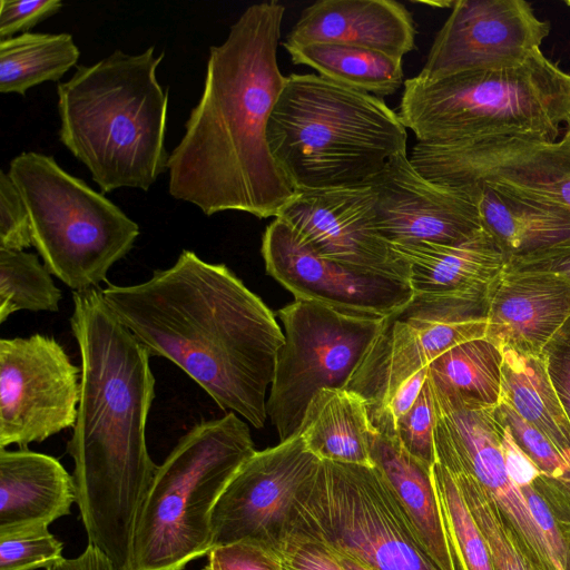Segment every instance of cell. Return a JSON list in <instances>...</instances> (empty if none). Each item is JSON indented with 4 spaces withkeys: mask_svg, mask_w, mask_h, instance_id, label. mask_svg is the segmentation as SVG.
Masks as SVG:
<instances>
[{
    "mask_svg": "<svg viewBox=\"0 0 570 570\" xmlns=\"http://www.w3.org/2000/svg\"><path fill=\"white\" fill-rule=\"evenodd\" d=\"M285 7H247L209 48L204 88L169 154V194L210 216L276 217L296 188L274 158L267 127L286 76L277 62Z\"/></svg>",
    "mask_w": 570,
    "mask_h": 570,
    "instance_id": "6da1fadb",
    "label": "cell"
},
{
    "mask_svg": "<svg viewBox=\"0 0 570 570\" xmlns=\"http://www.w3.org/2000/svg\"><path fill=\"white\" fill-rule=\"evenodd\" d=\"M100 289L150 355L177 365L222 410L264 426L285 335L274 313L225 264L184 249L142 283Z\"/></svg>",
    "mask_w": 570,
    "mask_h": 570,
    "instance_id": "7a4b0ae2",
    "label": "cell"
},
{
    "mask_svg": "<svg viewBox=\"0 0 570 570\" xmlns=\"http://www.w3.org/2000/svg\"><path fill=\"white\" fill-rule=\"evenodd\" d=\"M100 288L72 293L81 390L67 452L88 544L129 570L136 523L158 468L146 443L155 377L150 354L110 311Z\"/></svg>",
    "mask_w": 570,
    "mask_h": 570,
    "instance_id": "3957f363",
    "label": "cell"
},
{
    "mask_svg": "<svg viewBox=\"0 0 570 570\" xmlns=\"http://www.w3.org/2000/svg\"><path fill=\"white\" fill-rule=\"evenodd\" d=\"M163 58L154 46L137 55L115 50L77 66L57 87L59 139L102 193L146 191L167 170L168 91L156 77Z\"/></svg>",
    "mask_w": 570,
    "mask_h": 570,
    "instance_id": "277c9868",
    "label": "cell"
},
{
    "mask_svg": "<svg viewBox=\"0 0 570 570\" xmlns=\"http://www.w3.org/2000/svg\"><path fill=\"white\" fill-rule=\"evenodd\" d=\"M267 140L296 190L328 189L368 185L406 153L407 131L383 99L316 73H292Z\"/></svg>",
    "mask_w": 570,
    "mask_h": 570,
    "instance_id": "5b68a950",
    "label": "cell"
},
{
    "mask_svg": "<svg viewBox=\"0 0 570 570\" xmlns=\"http://www.w3.org/2000/svg\"><path fill=\"white\" fill-rule=\"evenodd\" d=\"M399 111L417 142L523 137L554 142L570 114V75L541 50L523 65L404 80Z\"/></svg>",
    "mask_w": 570,
    "mask_h": 570,
    "instance_id": "8992f818",
    "label": "cell"
},
{
    "mask_svg": "<svg viewBox=\"0 0 570 570\" xmlns=\"http://www.w3.org/2000/svg\"><path fill=\"white\" fill-rule=\"evenodd\" d=\"M256 452L234 412L184 434L158 465L135 528L129 570H184L213 548V510Z\"/></svg>",
    "mask_w": 570,
    "mask_h": 570,
    "instance_id": "52a82bcc",
    "label": "cell"
},
{
    "mask_svg": "<svg viewBox=\"0 0 570 570\" xmlns=\"http://www.w3.org/2000/svg\"><path fill=\"white\" fill-rule=\"evenodd\" d=\"M8 174L27 207L32 245L49 272L73 292L107 282L110 267L134 247L138 224L48 155L21 153Z\"/></svg>",
    "mask_w": 570,
    "mask_h": 570,
    "instance_id": "ba28073f",
    "label": "cell"
},
{
    "mask_svg": "<svg viewBox=\"0 0 570 570\" xmlns=\"http://www.w3.org/2000/svg\"><path fill=\"white\" fill-rule=\"evenodd\" d=\"M294 531L373 570H441L374 465L322 460Z\"/></svg>",
    "mask_w": 570,
    "mask_h": 570,
    "instance_id": "9c48e42d",
    "label": "cell"
},
{
    "mask_svg": "<svg viewBox=\"0 0 570 570\" xmlns=\"http://www.w3.org/2000/svg\"><path fill=\"white\" fill-rule=\"evenodd\" d=\"M285 343L276 361L267 415L281 442L299 431L305 411L322 389H345L384 318L352 316L295 299L277 311Z\"/></svg>",
    "mask_w": 570,
    "mask_h": 570,
    "instance_id": "30bf717a",
    "label": "cell"
},
{
    "mask_svg": "<svg viewBox=\"0 0 570 570\" xmlns=\"http://www.w3.org/2000/svg\"><path fill=\"white\" fill-rule=\"evenodd\" d=\"M491 301L414 295L383 320L345 389L367 411L384 407L400 385L450 348L483 338Z\"/></svg>",
    "mask_w": 570,
    "mask_h": 570,
    "instance_id": "8fae6325",
    "label": "cell"
},
{
    "mask_svg": "<svg viewBox=\"0 0 570 570\" xmlns=\"http://www.w3.org/2000/svg\"><path fill=\"white\" fill-rule=\"evenodd\" d=\"M321 461L299 433L256 451L232 478L213 510V547L250 541L279 554L295 530L297 503L312 485Z\"/></svg>",
    "mask_w": 570,
    "mask_h": 570,
    "instance_id": "7c38bea8",
    "label": "cell"
},
{
    "mask_svg": "<svg viewBox=\"0 0 570 570\" xmlns=\"http://www.w3.org/2000/svg\"><path fill=\"white\" fill-rule=\"evenodd\" d=\"M81 368L56 338L0 340V449H20L73 428Z\"/></svg>",
    "mask_w": 570,
    "mask_h": 570,
    "instance_id": "4fadbf2b",
    "label": "cell"
},
{
    "mask_svg": "<svg viewBox=\"0 0 570 570\" xmlns=\"http://www.w3.org/2000/svg\"><path fill=\"white\" fill-rule=\"evenodd\" d=\"M409 158L425 178L453 190L494 180L570 209L568 130L554 142L523 137L416 142Z\"/></svg>",
    "mask_w": 570,
    "mask_h": 570,
    "instance_id": "5bb4252c",
    "label": "cell"
},
{
    "mask_svg": "<svg viewBox=\"0 0 570 570\" xmlns=\"http://www.w3.org/2000/svg\"><path fill=\"white\" fill-rule=\"evenodd\" d=\"M434 399V397H433ZM436 462L479 482L513 530L537 570H559L503 456L494 407L434 399Z\"/></svg>",
    "mask_w": 570,
    "mask_h": 570,
    "instance_id": "9a60e30c",
    "label": "cell"
},
{
    "mask_svg": "<svg viewBox=\"0 0 570 570\" xmlns=\"http://www.w3.org/2000/svg\"><path fill=\"white\" fill-rule=\"evenodd\" d=\"M451 9L417 73L423 79L519 67L550 32L524 0H456Z\"/></svg>",
    "mask_w": 570,
    "mask_h": 570,
    "instance_id": "2e32d148",
    "label": "cell"
},
{
    "mask_svg": "<svg viewBox=\"0 0 570 570\" xmlns=\"http://www.w3.org/2000/svg\"><path fill=\"white\" fill-rule=\"evenodd\" d=\"M375 203L370 184L298 189L275 218L286 222L323 258L409 283V265L379 232Z\"/></svg>",
    "mask_w": 570,
    "mask_h": 570,
    "instance_id": "e0dca14e",
    "label": "cell"
},
{
    "mask_svg": "<svg viewBox=\"0 0 570 570\" xmlns=\"http://www.w3.org/2000/svg\"><path fill=\"white\" fill-rule=\"evenodd\" d=\"M261 252L266 272L295 299L352 316L385 318L413 297L406 282L360 273L321 257L279 218L266 227Z\"/></svg>",
    "mask_w": 570,
    "mask_h": 570,
    "instance_id": "ac0fdd59",
    "label": "cell"
},
{
    "mask_svg": "<svg viewBox=\"0 0 570 570\" xmlns=\"http://www.w3.org/2000/svg\"><path fill=\"white\" fill-rule=\"evenodd\" d=\"M370 185L379 232L390 244L458 245L483 229L478 205L425 178L406 153L392 157Z\"/></svg>",
    "mask_w": 570,
    "mask_h": 570,
    "instance_id": "d6986e66",
    "label": "cell"
},
{
    "mask_svg": "<svg viewBox=\"0 0 570 570\" xmlns=\"http://www.w3.org/2000/svg\"><path fill=\"white\" fill-rule=\"evenodd\" d=\"M412 13L394 0H320L306 7L283 47L328 42L365 48L395 59L415 48Z\"/></svg>",
    "mask_w": 570,
    "mask_h": 570,
    "instance_id": "ffe728a7",
    "label": "cell"
},
{
    "mask_svg": "<svg viewBox=\"0 0 570 570\" xmlns=\"http://www.w3.org/2000/svg\"><path fill=\"white\" fill-rule=\"evenodd\" d=\"M570 317V284L548 274H503L493 294L485 338L502 353L541 356Z\"/></svg>",
    "mask_w": 570,
    "mask_h": 570,
    "instance_id": "44dd1931",
    "label": "cell"
},
{
    "mask_svg": "<svg viewBox=\"0 0 570 570\" xmlns=\"http://www.w3.org/2000/svg\"><path fill=\"white\" fill-rule=\"evenodd\" d=\"M391 245L409 265L413 294L425 297L491 301L507 264L484 228L458 245Z\"/></svg>",
    "mask_w": 570,
    "mask_h": 570,
    "instance_id": "7402d4cb",
    "label": "cell"
},
{
    "mask_svg": "<svg viewBox=\"0 0 570 570\" xmlns=\"http://www.w3.org/2000/svg\"><path fill=\"white\" fill-rule=\"evenodd\" d=\"M368 417L374 429L371 444L373 465L390 484L438 567L459 570L444 530L432 468L401 445L395 421L385 407L368 414Z\"/></svg>",
    "mask_w": 570,
    "mask_h": 570,
    "instance_id": "603a6c76",
    "label": "cell"
},
{
    "mask_svg": "<svg viewBox=\"0 0 570 570\" xmlns=\"http://www.w3.org/2000/svg\"><path fill=\"white\" fill-rule=\"evenodd\" d=\"M76 502L73 476L53 456L0 449V534L48 528L70 514Z\"/></svg>",
    "mask_w": 570,
    "mask_h": 570,
    "instance_id": "cb8c5ba5",
    "label": "cell"
},
{
    "mask_svg": "<svg viewBox=\"0 0 570 570\" xmlns=\"http://www.w3.org/2000/svg\"><path fill=\"white\" fill-rule=\"evenodd\" d=\"M459 191L478 205L483 228L507 261L570 244V209L563 206L494 180L479 181Z\"/></svg>",
    "mask_w": 570,
    "mask_h": 570,
    "instance_id": "d4e9b609",
    "label": "cell"
},
{
    "mask_svg": "<svg viewBox=\"0 0 570 570\" xmlns=\"http://www.w3.org/2000/svg\"><path fill=\"white\" fill-rule=\"evenodd\" d=\"M320 460L373 465L374 429L365 401L346 389H322L311 400L299 431Z\"/></svg>",
    "mask_w": 570,
    "mask_h": 570,
    "instance_id": "484cf974",
    "label": "cell"
},
{
    "mask_svg": "<svg viewBox=\"0 0 570 570\" xmlns=\"http://www.w3.org/2000/svg\"><path fill=\"white\" fill-rule=\"evenodd\" d=\"M503 353L485 337L459 344L428 365L433 397L471 406L500 402Z\"/></svg>",
    "mask_w": 570,
    "mask_h": 570,
    "instance_id": "4316f807",
    "label": "cell"
},
{
    "mask_svg": "<svg viewBox=\"0 0 570 570\" xmlns=\"http://www.w3.org/2000/svg\"><path fill=\"white\" fill-rule=\"evenodd\" d=\"M500 401L543 434L570 463V421L541 356L503 352Z\"/></svg>",
    "mask_w": 570,
    "mask_h": 570,
    "instance_id": "83f0119b",
    "label": "cell"
},
{
    "mask_svg": "<svg viewBox=\"0 0 570 570\" xmlns=\"http://www.w3.org/2000/svg\"><path fill=\"white\" fill-rule=\"evenodd\" d=\"M284 48L294 65L307 66L324 78L381 99L404 83L403 60L382 52L328 42Z\"/></svg>",
    "mask_w": 570,
    "mask_h": 570,
    "instance_id": "f1b7e54d",
    "label": "cell"
},
{
    "mask_svg": "<svg viewBox=\"0 0 570 570\" xmlns=\"http://www.w3.org/2000/svg\"><path fill=\"white\" fill-rule=\"evenodd\" d=\"M80 57L70 33L26 32L0 40V91L26 92L32 87L60 80Z\"/></svg>",
    "mask_w": 570,
    "mask_h": 570,
    "instance_id": "f546056e",
    "label": "cell"
},
{
    "mask_svg": "<svg viewBox=\"0 0 570 570\" xmlns=\"http://www.w3.org/2000/svg\"><path fill=\"white\" fill-rule=\"evenodd\" d=\"M61 298L36 254L0 248V323L19 311L57 312Z\"/></svg>",
    "mask_w": 570,
    "mask_h": 570,
    "instance_id": "4dcf8cb0",
    "label": "cell"
},
{
    "mask_svg": "<svg viewBox=\"0 0 570 570\" xmlns=\"http://www.w3.org/2000/svg\"><path fill=\"white\" fill-rule=\"evenodd\" d=\"M432 476L444 530L459 570H493L487 542L453 475L435 462Z\"/></svg>",
    "mask_w": 570,
    "mask_h": 570,
    "instance_id": "1f68e13d",
    "label": "cell"
},
{
    "mask_svg": "<svg viewBox=\"0 0 570 570\" xmlns=\"http://www.w3.org/2000/svg\"><path fill=\"white\" fill-rule=\"evenodd\" d=\"M450 473L487 542L493 570H537L510 524L479 482L465 473Z\"/></svg>",
    "mask_w": 570,
    "mask_h": 570,
    "instance_id": "d6a6232c",
    "label": "cell"
},
{
    "mask_svg": "<svg viewBox=\"0 0 570 570\" xmlns=\"http://www.w3.org/2000/svg\"><path fill=\"white\" fill-rule=\"evenodd\" d=\"M495 411L514 442L532 461L539 472L570 491V463L557 448L505 402L500 401Z\"/></svg>",
    "mask_w": 570,
    "mask_h": 570,
    "instance_id": "836d02e7",
    "label": "cell"
},
{
    "mask_svg": "<svg viewBox=\"0 0 570 570\" xmlns=\"http://www.w3.org/2000/svg\"><path fill=\"white\" fill-rule=\"evenodd\" d=\"M62 550V542L48 528L0 534V570L48 569L63 558Z\"/></svg>",
    "mask_w": 570,
    "mask_h": 570,
    "instance_id": "e575fe53",
    "label": "cell"
},
{
    "mask_svg": "<svg viewBox=\"0 0 570 570\" xmlns=\"http://www.w3.org/2000/svg\"><path fill=\"white\" fill-rule=\"evenodd\" d=\"M434 429V399L426 380L413 406L396 420L395 432L405 451L431 468L436 462Z\"/></svg>",
    "mask_w": 570,
    "mask_h": 570,
    "instance_id": "d590c367",
    "label": "cell"
},
{
    "mask_svg": "<svg viewBox=\"0 0 570 570\" xmlns=\"http://www.w3.org/2000/svg\"><path fill=\"white\" fill-rule=\"evenodd\" d=\"M32 245L24 202L8 173L0 171V248L24 250Z\"/></svg>",
    "mask_w": 570,
    "mask_h": 570,
    "instance_id": "8d00e7d4",
    "label": "cell"
},
{
    "mask_svg": "<svg viewBox=\"0 0 570 570\" xmlns=\"http://www.w3.org/2000/svg\"><path fill=\"white\" fill-rule=\"evenodd\" d=\"M204 570H286L275 551L250 541L215 546Z\"/></svg>",
    "mask_w": 570,
    "mask_h": 570,
    "instance_id": "74e56055",
    "label": "cell"
},
{
    "mask_svg": "<svg viewBox=\"0 0 570 570\" xmlns=\"http://www.w3.org/2000/svg\"><path fill=\"white\" fill-rule=\"evenodd\" d=\"M279 557L286 570H344L325 544L301 531L285 540Z\"/></svg>",
    "mask_w": 570,
    "mask_h": 570,
    "instance_id": "f35d334b",
    "label": "cell"
},
{
    "mask_svg": "<svg viewBox=\"0 0 570 570\" xmlns=\"http://www.w3.org/2000/svg\"><path fill=\"white\" fill-rule=\"evenodd\" d=\"M550 383L570 421V317L542 350Z\"/></svg>",
    "mask_w": 570,
    "mask_h": 570,
    "instance_id": "ab89813d",
    "label": "cell"
},
{
    "mask_svg": "<svg viewBox=\"0 0 570 570\" xmlns=\"http://www.w3.org/2000/svg\"><path fill=\"white\" fill-rule=\"evenodd\" d=\"M59 0L0 1V40L29 32L31 28L56 14L62 7Z\"/></svg>",
    "mask_w": 570,
    "mask_h": 570,
    "instance_id": "60d3db41",
    "label": "cell"
},
{
    "mask_svg": "<svg viewBox=\"0 0 570 570\" xmlns=\"http://www.w3.org/2000/svg\"><path fill=\"white\" fill-rule=\"evenodd\" d=\"M503 274H548L570 284V244L509 258Z\"/></svg>",
    "mask_w": 570,
    "mask_h": 570,
    "instance_id": "b9f144b4",
    "label": "cell"
},
{
    "mask_svg": "<svg viewBox=\"0 0 570 570\" xmlns=\"http://www.w3.org/2000/svg\"><path fill=\"white\" fill-rule=\"evenodd\" d=\"M428 366L415 373L409 380L403 382L384 406L390 412L394 421L405 414L417 400L426 380Z\"/></svg>",
    "mask_w": 570,
    "mask_h": 570,
    "instance_id": "7bdbcfd3",
    "label": "cell"
},
{
    "mask_svg": "<svg viewBox=\"0 0 570 570\" xmlns=\"http://www.w3.org/2000/svg\"><path fill=\"white\" fill-rule=\"evenodd\" d=\"M46 570H120L107 556L91 544H87L76 558H62Z\"/></svg>",
    "mask_w": 570,
    "mask_h": 570,
    "instance_id": "ee69618b",
    "label": "cell"
},
{
    "mask_svg": "<svg viewBox=\"0 0 570 570\" xmlns=\"http://www.w3.org/2000/svg\"><path fill=\"white\" fill-rule=\"evenodd\" d=\"M328 549L332 551V553L337 559L338 563L342 566V568L344 570H373L372 568L360 562L358 560L354 559L353 557H350L343 552L333 550L331 548H328Z\"/></svg>",
    "mask_w": 570,
    "mask_h": 570,
    "instance_id": "f6af8a7d",
    "label": "cell"
},
{
    "mask_svg": "<svg viewBox=\"0 0 570 570\" xmlns=\"http://www.w3.org/2000/svg\"><path fill=\"white\" fill-rule=\"evenodd\" d=\"M566 124H567V126H568V129H567V130H568V131H570V114H569V116H568V119H567Z\"/></svg>",
    "mask_w": 570,
    "mask_h": 570,
    "instance_id": "bcb514c9",
    "label": "cell"
},
{
    "mask_svg": "<svg viewBox=\"0 0 570 570\" xmlns=\"http://www.w3.org/2000/svg\"><path fill=\"white\" fill-rule=\"evenodd\" d=\"M564 2L570 7V0H566Z\"/></svg>",
    "mask_w": 570,
    "mask_h": 570,
    "instance_id": "7dc6e473",
    "label": "cell"
}]
</instances>
